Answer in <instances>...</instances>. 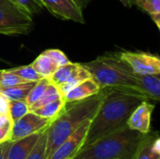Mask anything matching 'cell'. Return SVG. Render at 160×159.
Listing matches in <instances>:
<instances>
[{
	"label": "cell",
	"instance_id": "cell-29",
	"mask_svg": "<svg viewBox=\"0 0 160 159\" xmlns=\"http://www.w3.org/2000/svg\"><path fill=\"white\" fill-rule=\"evenodd\" d=\"M11 144L10 141H7L0 144V159H7L8 148Z\"/></svg>",
	"mask_w": 160,
	"mask_h": 159
},
{
	"label": "cell",
	"instance_id": "cell-11",
	"mask_svg": "<svg viewBox=\"0 0 160 159\" xmlns=\"http://www.w3.org/2000/svg\"><path fill=\"white\" fill-rule=\"evenodd\" d=\"M155 105L149 100L142 101L131 113L128 120V127L133 130L146 134L151 131V117Z\"/></svg>",
	"mask_w": 160,
	"mask_h": 159
},
{
	"label": "cell",
	"instance_id": "cell-32",
	"mask_svg": "<svg viewBox=\"0 0 160 159\" xmlns=\"http://www.w3.org/2000/svg\"><path fill=\"white\" fill-rule=\"evenodd\" d=\"M150 16H151V19L154 21V22L158 25V27L160 31V13H158V14H151Z\"/></svg>",
	"mask_w": 160,
	"mask_h": 159
},
{
	"label": "cell",
	"instance_id": "cell-9",
	"mask_svg": "<svg viewBox=\"0 0 160 159\" xmlns=\"http://www.w3.org/2000/svg\"><path fill=\"white\" fill-rule=\"evenodd\" d=\"M91 120L85 121L67 140H65L48 159H73L82 148Z\"/></svg>",
	"mask_w": 160,
	"mask_h": 159
},
{
	"label": "cell",
	"instance_id": "cell-13",
	"mask_svg": "<svg viewBox=\"0 0 160 159\" xmlns=\"http://www.w3.org/2000/svg\"><path fill=\"white\" fill-rule=\"evenodd\" d=\"M43 132V131H42ZM37 133L30 135L28 137L11 142L8 148L7 159H26L30 152L34 148L35 144L38 141L41 133Z\"/></svg>",
	"mask_w": 160,
	"mask_h": 159
},
{
	"label": "cell",
	"instance_id": "cell-25",
	"mask_svg": "<svg viewBox=\"0 0 160 159\" xmlns=\"http://www.w3.org/2000/svg\"><path fill=\"white\" fill-rule=\"evenodd\" d=\"M133 4L149 15L160 13V0H133Z\"/></svg>",
	"mask_w": 160,
	"mask_h": 159
},
{
	"label": "cell",
	"instance_id": "cell-21",
	"mask_svg": "<svg viewBox=\"0 0 160 159\" xmlns=\"http://www.w3.org/2000/svg\"><path fill=\"white\" fill-rule=\"evenodd\" d=\"M9 71H11L21 79L24 80L25 82H38L39 80L43 79V77L35 70L31 64L27 66L9 68Z\"/></svg>",
	"mask_w": 160,
	"mask_h": 159
},
{
	"label": "cell",
	"instance_id": "cell-5",
	"mask_svg": "<svg viewBox=\"0 0 160 159\" xmlns=\"http://www.w3.org/2000/svg\"><path fill=\"white\" fill-rule=\"evenodd\" d=\"M33 24L32 16L12 0H0V34H28Z\"/></svg>",
	"mask_w": 160,
	"mask_h": 159
},
{
	"label": "cell",
	"instance_id": "cell-28",
	"mask_svg": "<svg viewBox=\"0 0 160 159\" xmlns=\"http://www.w3.org/2000/svg\"><path fill=\"white\" fill-rule=\"evenodd\" d=\"M12 125H13V123L4 126V127H0V144L7 141H9Z\"/></svg>",
	"mask_w": 160,
	"mask_h": 159
},
{
	"label": "cell",
	"instance_id": "cell-26",
	"mask_svg": "<svg viewBox=\"0 0 160 159\" xmlns=\"http://www.w3.org/2000/svg\"><path fill=\"white\" fill-rule=\"evenodd\" d=\"M12 1L18 4L23 9H25L31 16L39 12L43 8V6L39 0H12Z\"/></svg>",
	"mask_w": 160,
	"mask_h": 159
},
{
	"label": "cell",
	"instance_id": "cell-33",
	"mask_svg": "<svg viewBox=\"0 0 160 159\" xmlns=\"http://www.w3.org/2000/svg\"><path fill=\"white\" fill-rule=\"evenodd\" d=\"M125 7H132L134 4H133V0H119Z\"/></svg>",
	"mask_w": 160,
	"mask_h": 159
},
{
	"label": "cell",
	"instance_id": "cell-3",
	"mask_svg": "<svg viewBox=\"0 0 160 159\" xmlns=\"http://www.w3.org/2000/svg\"><path fill=\"white\" fill-rule=\"evenodd\" d=\"M82 64L101 89H118L145 96L141 88L139 76L119 57L118 52L106 53Z\"/></svg>",
	"mask_w": 160,
	"mask_h": 159
},
{
	"label": "cell",
	"instance_id": "cell-16",
	"mask_svg": "<svg viewBox=\"0 0 160 159\" xmlns=\"http://www.w3.org/2000/svg\"><path fill=\"white\" fill-rule=\"evenodd\" d=\"M35 70L43 78H50L59 67L48 55L44 52L40 53L31 64Z\"/></svg>",
	"mask_w": 160,
	"mask_h": 159
},
{
	"label": "cell",
	"instance_id": "cell-14",
	"mask_svg": "<svg viewBox=\"0 0 160 159\" xmlns=\"http://www.w3.org/2000/svg\"><path fill=\"white\" fill-rule=\"evenodd\" d=\"M38 82H25L8 87H0V94L8 100H25Z\"/></svg>",
	"mask_w": 160,
	"mask_h": 159
},
{
	"label": "cell",
	"instance_id": "cell-7",
	"mask_svg": "<svg viewBox=\"0 0 160 159\" xmlns=\"http://www.w3.org/2000/svg\"><path fill=\"white\" fill-rule=\"evenodd\" d=\"M119 57L125 61L139 76L156 75L160 73V56L144 52H122Z\"/></svg>",
	"mask_w": 160,
	"mask_h": 159
},
{
	"label": "cell",
	"instance_id": "cell-24",
	"mask_svg": "<svg viewBox=\"0 0 160 159\" xmlns=\"http://www.w3.org/2000/svg\"><path fill=\"white\" fill-rule=\"evenodd\" d=\"M22 82H25V81L9 71V69H0V87H8Z\"/></svg>",
	"mask_w": 160,
	"mask_h": 159
},
{
	"label": "cell",
	"instance_id": "cell-17",
	"mask_svg": "<svg viewBox=\"0 0 160 159\" xmlns=\"http://www.w3.org/2000/svg\"><path fill=\"white\" fill-rule=\"evenodd\" d=\"M66 100L64 98V97H61L38 109H36L35 111H33L35 113L44 117V118H47V119H50V120H54L59 114L60 112H62V110L65 108L66 106Z\"/></svg>",
	"mask_w": 160,
	"mask_h": 159
},
{
	"label": "cell",
	"instance_id": "cell-12",
	"mask_svg": "<svg viewBox=\"0 0 160 159\" xmlns=\"http://www.w3.org/2000/svg\"><path fill=\"white\" fill-rule=\"evenodd\" d=\"M101 88L98 83L91 77L75 85L72 89L64 95L67 103L80 101L90 97H93L100 92Z\"/></svg>",
	"mask_w": 160,
	"mask_h": 159
},
{
	"label": "cell",
	"instance_id": "cell-22",
	"mask_svg": "<svg viewBox=\"0 0 160 159\" xmlns=\"http://www.w3.org/2000/svg\"><path fill=\"white\" fill-rule=\"evenodd\" d=\"M50 82H51V81L48 78H43L36 83V85L30 91L29 95L27 96V97L25 99L27 104L29 105V108H30V106L35 104L38 100H39L43 97Z\"/></svg>",
	"mask_w": 160,
	"mask_h": 159
},
{
	"label": "cell",
	"instance_id": "cell-10",
	"mask_svg": "<svg viewBox=\"0 0 160 159\" xmlns=\"http://www.w3.org/2000/svg\"><path fill=\"white\" fill-rule=\"evenodd\" d=\"M43 7L52 15L61 19L73 21L78 23H85L82 10L74 0H39Z\"/></svg>",
	"mask_w": 160,
	"mask_h": 159
},
{
	"label": "cell",
	"instance_id": "cell-30",
	"mask_svg": "<svg viewBox=\"0 0 160 159\" xmlns=\"http://www.w3.org/2000/svg\"><path fill=\"white\" fill-rule=\"evenodd\" d=\"M153 149L160 157V136L158 135L153 141Z\"/></svg>",
	"mask_w": 160,
	"mask_h": 159
},
{
	"label": "cell",
	"instance_id": "cell-31",
	"mask_svg": "<svg viewBox=\"0 0 160 159\" xmlns=\"http://www.w3.org/2000/svg\"><path fill=\"white\" fill-rule=\"evenodd\" d=\"M74 1H75V3L78 5V7H79L82 10H83L84 8L87 7V6H88L93 0H74Z\"/></svg>",
	"mask_w": 160,
	"mask_h": 159
},
{
	"label": "cell",
	"instance_id": "cell-20",
	"mask_svg": "<svg viewBox=\"0 0 160 159\" xmlns=\"http://www.w3.org/2000/svg\"><path fill=\"white\" fill-rule=\"evenodd\" d=\"M29 112H30V108L26 100L8 101V115L12 120V122H16Z\"/></svg>",
	"mask_w": 160,
	"mask_h": 159
},
{
	"label": "cell",
	"instance_id": "cell-15",
	"mask_svg": "<svg viewBox=\"0 0 160 159\" xmlns=\"http://www.w3.org/2000/svg\"><path fill=\"white\" fill-rule=\"evenodd\" d=\"M139 82L143 94L149 99L160 101V73L139 76Z\"/></svg>",
	"mask_w": 160,
	"mask_h": 159
},
{
	"label": "cell",
	"instance_id": "cell-4",
	"mask_svg": "<svg viewBox=\"0 0 160 159\" xmlns=\"http://www.w3.org/2000/svg\"><path fill=\"white\" fill-rule=\"evenodd\" d=\"M148 134L126 126L82 147L73 159H133Z\"/></svg>",
	"mask_w": 160,
	"mask_h": 159
},
{
	"label": "cell",
	"instance_id": "cell-8",
	"mask_svg": "<svg viewBox=\"0 0 160 159\" xmlns=\"http://www.w3.org/2000/svg\"><path fill=\"white\" fill-rule=\"evenodd\" d=\"M52 120L44 118L34 112H29L24 116L13 122L9 141L14 142L33 134L40 133L47 129Z\"/></svg>",
	"mask_w": 160,
	"mask_h": 159
},
{
	"label": "cell",
	"instance_id": "cell-19",
	"mask_svg": "<svg viewBox=\"0 0 160 159\" xmlns=\"http://www.w3.org/2000/svg\"><path fill=\"white\" fill-rule=\"evenodd\" d=\"M61 97H64V96L61 94L58 87L51 82L50 84L48 85L43 97L39 100H38L35 104L30 106V111L33 112L36 109H38V108H40V107H42V106H44V105H46V104H48V103H50V102H52V101H53V100H55Z\"/></svg>",
	"mask_w": 160,
	"mask_h": 159
},
{
	"label": "cell",
	"instance_id": "cell-2",
	"mask_svg": "<svg viewBox=\"0 0 160 159\" xmlns=\"http://www.w3.org/2000/svg\"><path fill=\"white\" fill-rule=\"evenodd\" d=\"M108 91L109 88H103L93 97L80 101L66 103L60 114L47 128V159L85 121L94 118Z\"/></svg>",
	"mask_w": 160,
	"mask_h": 159
},
{
	"label": "cell",
	"instance_id": "cell-18",
	"mask_svg": "<svg viewBox=\"0 0 160 159\" xmlns=\"http://www.w3.org/2000/svg\"><path fill=\"white\" fill-rule=\"evenodd\" d=\"M158 135V133L151 130L138 148L133 159H160L159 156L153 149V141Z\"/></svg>",
	"mask_w": 160,
	"mask_h": 159
},
{
	"label": "cell",
	"instance_id": "cell-23",
	"mask_svg": "<svg viewBox=\"0 0 160 159\" xmlns=\"http://www.w3.org/2000/svg\"><path fill=\"white\" fill-rule=\"evenodd\" d=\"M46 147H47V129H45L34 148L30 152L28 157L26 159H47L46 157Z\"/></svg>",
	"mask_w": 160,
	"mask_h": 159
},
{
	"label": "cell",
	"instance_id": "cell-1",
	"mask_svg": "<svg viewBox=\"0 0 160 159\" xmlns=\"http://www.w3.org/2000/svg\"><path fill=\"white\" fill-rule=\"evenodd\" d=\"M145 100H149L145 96L109 88L96 115L91 120L82 147L128 126V120L133 111Z\"/></svg>",
	"mask_w": 160,
	"mask_h": 159
},
{
	"label": "cell",
	"instance_id": "cell-27",
	"mask_svg": "<svg viewBox=\"0 0 160 159\" xmlns=\"http://www.w3.org/2000/svg\"><path fill=\"white\" fill-rule=\"evenodd\" d=\"M46 55H48L58 67H62L64 65H67L70 63L69 59L67 57V55L60 50L57 49H50L43 52Z\"/></svg>",
	"mask_w": 160,
	"mask_h": 159
},
{
	"label": "cell",
	"instance_id": "cell-6",
	"mask_svg": "<svg viewBox=\"0 0 160 159\" xmlns=\"http://www.w3.org/2000/svg\"><path fill=\"white\" fill-rule=\"evenodd\" d=\"M91 77V74L82 63L70 62L67 65L59 67L57 70L48 79L58 87L61 94L64 96L75 85Z\"/></svg>",
	"mask_w": 160,
	"mask_h": 159
}]
</instances>
